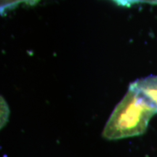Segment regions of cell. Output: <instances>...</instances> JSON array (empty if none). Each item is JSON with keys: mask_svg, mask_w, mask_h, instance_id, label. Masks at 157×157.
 <instances>
[{"mask_svg": "<svg viewBox=\"0 0 157 157\" xmlns=\"http://www.w3.org/2000/svg\"><path fill=\"white\" fill-rule=\"evenodd\" d=\"M156 113L157 108L130 84L108 119L102 135L110 140L143 135Z\"/></svg>", "mask_w": 157, "mask_h": 157, "instance_id": "cell-1", "label": "cell"}, {"mask_svg": "<svg viewBox=\"0 0 157 157\" xmlns=\"http://www.w3.org/2000/svg\"><path fill=\"white\" fill-rule=\"evenodd\" d=\"M117 5L121 7H129L136 4H150V5H157V0H111Z\"/></svg>", "mask_w": 157, "mask_h": 157, "instance_id": "cell-3", "label": "cell"}, {"mask_svg": "<svg viewBox=\"0 0 157 157\" xmlns=\"http://www.w3.org/2000/svg\"><path fill=\"white\" fill-rule=\"evenodd\" d=\"M157 108V76L141 78L131 84Z\"/></svg>", "mask_w": 157, "mask_h": 157, "instance_id": "cell-2", "label": "cell"}]
</instances>
